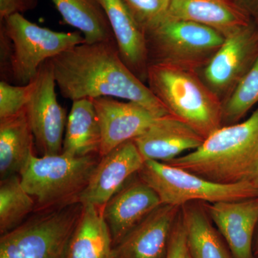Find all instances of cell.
<instances>
[{
    "label": "cell",
    "instance_id": "1",
    "mask_svg": "<svg viewBox=\"0 0 258 258\" xmlns=\"http://www.w3.org/2000/svg\"><path fill=\"white\" fill-rule=\"evenodd\" d=\"M48 61L66 99L122 98L138 103L156 116L169 114L149 86L123 62L115 42H85Z\"/></svg>",
    "mask_w": 258,
    "mask_h": 258
},
{
    "label": "cell",
    "instance_id": "2",
    "mask_svg": "<svg viewBox=\"0 0 258 258\" xmlns=\"http://www.w3.org/2000/svg\"><path fill=\"white\" fill-rule=\"evenodd\" d=\"M166 163L219 184L249 181L258 170V108L247 119L217 129L196 150Z\"/></svg>",
    "mask_w": 258,
    "mask_h": 258
},
{
    "label": "cell",
    "instance_id": "3",
    "mask_svg": "<svg viewBox=\"0 0 258 258\" xmlns=\"http://www.w3.org/2000/svg\"><path fill=\"white\" fill-rule=\"evenodd\" d=\"M149 87L170 114L207 139L222 126L223 103L195 71L150 64Z\"/></svg>",
    "mask_w": 258,
    "mask_h": 258
},
{
    "label": "cell",
    "instance_id": "4",
    "mask_svg": "<svg viewBox=\"0 0 258 258\" xmlns=\"http://www.w3.org/2000/svg\"><path fill=\"white\" fill-rule=\"evenodd\" d=\"M101 157L98 154L74 157L66 154L29 159L19 176L27 192L35 200V210L42 211L79 203Z\"/></svg>",
    "mask_w": 258,
    "mask_h": 258
},
{
    "label": "cell",
    "instance_id": "5",
    "mask_svg": "<svg viewBox=\"0 0 258 258\" xmlns=\"http://www.w3.org/2000/svg\"><path fill=\"white\" fill-rule=\"evenodd\" d=\"M83 208L75 203L38 211L1 235L0 258H66Z\"/></svg>",
    "mask_w": 258,
    "mask_h": 258
},
{
    "label": "cell",
    "instance_id": "6",
    "mask_svg": "<svg viewBox=\"0 0 258 258\" xmlns=\"http://www.w3.org/2000/svg\"><path fill=\"white\" fill-rule=\"evenodd\" d=\"M145 35L149 64H167L191 71L206 66L225 39L210 27L167 15Z\"/></svg>",
    "mask_w": 258,
    "mask_h": 258
},
{
    "label": "cell",
    "instance_id": "7",
    "mask_svg": "<svg viewBox=\"0 0 258 258\" xmlns=\"http://www.w3.org/2000/svg\"><path fill=\"white\" fill-rule=\"evenodd\" d=\"M138 175L157 192L163 205L178 208L193 202L215 203L258 196V190L249 181L219 184L159 161H144Z\"/></svg>",
    "mask_w": 258,
    "mask_h": 258
},
{
    "label": "cell",
    "instance_id": "8",
    "mask_svg": "<svg viewBox=\"0 0 258 258\" xmlns=\"http://www.w3.org/2000/svg\"><path fill=\"white\" fill-rule=\"evenodd\" d=\"M1 29L13 46V83L24 86L36 77L47 61L86 40L80 32H57L32 23L22 14H15L1 21Z\"/></svg>",
    "mask_w": 258,
    "mask_h": 258
},
{
    "label": "cell",
    "instance_id": "9",
    "mask_svg": "<svg viewBox=\"0 0 258 258\" xmlns=\"http://www.w3.org/2000/svg\"><path fill=\"white\" fill-rule=\"evenodd\" d=\"M34 82L25 112L35 145L42 156L60 154L68 117L66 110L57 101V84L49 61L40 67Z\"/></svg>",
    "mask_w": 258,
    "mask_h": 258
},
{
    "label": "cell",
    "instance_id": "10",
    "mask_svg": "<svg viewBox=\"0 0 258 258\" xmlns=\"http://www.w3.org/2000/svg\"><path fill=\"white\" fill-rule=\"evenodd\" d=\"M257 54L258 32L252 23L231 32L205 66V83L220 99L228 98Z\"/></svg>",
    "mask_w": 258,
    "mask_h": 258
},
{
    "label": "cell",
    "instance_id": "11",
    "mask_svg": "<svg viewBox=\"0 0 258 258\" xmlns=\"http://www.w3.org/2000/svg\"><path fill=\"white\" fill-rule=\"evenodd\" d=\"M144 162L133 140L120 144L101 157L79 202L103 209L129 179L138 174Z\"/></svg>",
    "mask_w": 258,
    "mask_h": 258
},
{
    "label": "cell",
    "instance_id": "12",
    "mask_svg": "<svg viewBox=\"0 0 258 258\" xmlns=\"http://www.w3.org/2000/svg\"><path fill=\"white\" fill-rule=\"evenodd\" d=\"M161 205L159 195L138 174L129 179L102 209L113 246Z\"/></svg>",
    "mask_w": 258,
    "mask_h": 258
},
{
    "label": "cell",
    "instance_id": "13",
    "mask_svg": "<svg viewBox=\"0 0 258 258\" xmlns=\"http://www.w3.org/2000/svg\"><path fill=\"white\" fill-rule=\"evenodd\" d=\"M203 204L233 257L255 258L253 242L258 225V196Z\"/></svg>",
    "mask_w": 258,
    "mask_h": 258
},
{
    "label": "cell",
    "instance_id": "14",
    "mask_svg": "<svg viewBox=\"0 0 258 258\" xmlns=\"http://www.w3.org/2000/svg\"><path fill=\"white\" fill-rule=\"evenodd\" d=\"M93 100L101 130V157L138 137L158 118L134 102L120 101L110 97Z\"/></svg>",
    "mask_w": 258,
    "mask_h": 258
},
{
    "label": "cell",
    "instance_id": "15",
    "mask_svg": "<svg viewBox=\"0 0 258 258\" xmlns=\"http://www.w3.org/2000/svg\"><path fill=\"white\" fill-rule=\"evenodd\" d=\"M180 210L161 205L113 246V258H166Z\"/></svg>",
    "mask_w": 258,
    "mask_h": 258
},
{
    "label": "cell",
    "instance_id": "16",
    "mask_svg": "<svg viewBox=\"0 0 258 258\" xmlns=\"http://www.w3.org/2000/svg\"><path fill=\"white\" fill-rule=\"evenodd\" d=\"M205 139L174 115L158 117L134 142L145 160L168 162L196 150Z\"/></svg>",
    "mask_w": 258,
    "mask_h": 258
},
{
    "label": "cell",
    "instance_id": "17",
    "mask_svg": "<svg viewBox=\"0 0 258 258\" xmlns=\"http://www.w3.org/2000/svg\"><path fill=\"white\" fill-rule=\"evenodd\" d=\"M113 31L118 52L141 81L147 79L149 56L145 32L139 26L122 0H98Z\"/></svg>",
    "mask_w": 258,
    "mask_h": 258
},
{
    "label": "cell",
    "instance_id": "18",
    "mask_svg": "<svg viewBox=\"0 0 258 258\" xmlns=\"http://www.w3.org/2000/svg\"><path fill=\"white\" fill-rule=\"evenodd\" d=\"M167 16L206 25L225 36L251 23L234 0H171Z\"/></svg>",
    "mask_w": 258,
    "mask_h": 258
},
{
    "label": "cell",
    "instance_id": "19",
    "mask_svg": "<svg viewBox=\"0 0 258 258\" xmlns=\"http://www.w3.org/2000/svg\"><path fill=\"white\" fill-rule=\"evenodd\" d=\"M101 141V126L93 100L83 98L73 101L61 153L74 157L99 155Z\"/></svg>",
    "mask_w": 258,
    "mask_h": 258
},
{
    "label": "cell",
    "instance_id": "20",
    "mask_svg": "<svg viewBox=\"0 0 258 258\" xmlns=\"http://www.w3.org/2000/svg\"><path fill=\"white\" fill-rule=\"evenodd\" d=\"M35 137L25 109L0 119V177L20 174L34 155Z\"/></svg>",
    "mask_w": 258,
    "mask_h": 258
},
{
    "label": "cell",
    "instance_id": "21",
    "mask_svg": "<svg viewBox=\"0 0 258 258\" xmlns=\"http://www.w3.org/2000/svg\"><path fill=\"white\" fill-rule=\"evenodd\" d=\"M113 244L102 209L83 205L66 258H113Z\"/></svg>",
    "mask_w": 258,
    "mask_h": 258
},
{
    "label": "cell",
    "instance_id": "22",
    "mask_svg": "<svg viewBox=\"0 0 258 258\" xmlns=\"http://www.w3.org/2000/svg\"><path fill=\"white\" fill-rule=\"evenodd\" d=\"M188 251L193 258H234L226 247L203 203L186 204L180 210Z\"/></svg>",
    "mask_w": 258,
    "mask_h": 258
},
{
    "label": "cell",
    "instance_id": "23",
    "mask_svg": "<svg viewBox=\"0 0 258 258\" xmlns=\"http://www.w3.org/2000/svg\"><path fill=\"white\" fill-rule=\"evenodd\" d=\"M64 23L78 29L87 43L115 42L103 7L98 0H51Z\"/></svg>",
    "mask_w": 258,
    "mask_h": 258
},
{
    "label": "cell",
    "instance_id": "24",
    "mask_svg": "<svg viewBox=\"0 0 258 258\" xmlns=\"http://www.w3.org/2000/svg\"><path fill=\"white\" fill-rule=\"evenodd\" d=\"M35 200L22 185L19 174L1 179L0 182V232L14 230L35 210Z\"/></svg>",
    "mask_w": 258,
    "mask_h": 258
},
{
    "label": "cell",
    "instance_id": "25",
    "mask_svg": "<svg viewBox=\"0 0 258 258\" xmlns=\"http://www.w3.org/2000/svg\"><path fill=\"white\" fill-rule=\"evenodd\" d=\"M257 103L258 54L250 69L224 102L222 125L238 123Z\"/></svg>",
    "mask_w": 258,
    "mask_h": 258
},
{
    "label": "cell",
    "instance_id": "26",
    "mask_svg": "<svg viewBox=\"0 0 258 258\" xmlns=\"http://www.w3.org/2000/svg\"><path fill=\"white\" fill-rule=\"evenodd\" d=\"M144 32L160 23L168 14L171 0H122Z\"/></svg>",
    "mask_w": 258,
    "mask_h": 258
},
{
    "label": "cell",
    "instance_id": "27",
    "mask_svg": "<svg viewBox=\"0 0 258 258\" xmlns=\"http://www.w3.org/2000/svg\"><path fill=\"white\" fill-rule=\"evenodd\" d=\"M34 79L28 84L24 86H13L10 83L1 81L0 119L13 116L25 109L35 86Z\"/></svg>",
    "mask_w": 258,
    "mask_h": 258
},
{
    "label": "cell",
    "instance_id": "28",
    "mask_svg": "<svg viewBox=\"0 0 258 258\" xmlns=\"http://www.w3.org/2000/svg\"><path fill=\"white\" fill-rule=\"evenodd\" d=\"M187 251L186 232L179 212L171 233L166 258H184Z\"/></svg>",
    "mask_w": 258,
    "mask_h": 258
},
{
    "label": "cell",
    "instance_id": "29",
    "mask_svg": "<svg viewBox=\"0 0 258 258\" xmlns=\"http://www.w3.org/2000/svg\"><path fill=\"white\" fill-rule=\"evenodd\" d=\"M0 50H1V79L5 82H13L12 60L13 46L9 37L3 29H0Z\"/></svg>",
    "mask_w": 258,
    "mask_h": 258
},
{
    "label": "cell",
    "instance_id": "30",
    "mask_svg": "<svg viewBox=\"0 0 258 258\" xmlns=\"http://www.w3.org/2000/svg\"><path fill=\"white\" fill-rule=\"evenodd\" d=\"M37 5V0H0V20L30 11Z\"/></svg>",
    "mask_w": 258,
    "mask_h": 258
},
{
    "label": "cell",
    "instance_id": "31",
    "mask_svg": "<svg viewBox=\"0 0 258 258\" xmlns=\"http://www.w3.org/2000/svg\"><path fill=\"white\" fill-rule=\"evenodd\" d=\"M247 13L251 12L258 16V0H234Z\"/></svg>",
    "mask_w": 258,
    "mask_h": 258
},
{
    "label": "cell",
    "instance_id": "32",
    "mask_svg": "<svg viewBox=\"0 0 258 258\" xmlns=\"http://www.w3.org/2000/svg\"><path fill=\"white\" fill-rule=\"evenodd\" d=\"M253 253L254 257H258V225L254 235L253 242Z\"/></svg>",
    "mask_w": 258,
    "mask_h": 258
},
{
    "label": "cell",
    "instance_id": "33",
    "mask_svg": "<svg viewBox=\"0 0 258 258\" xmlns=\"http://www.w3.org/2000/svg\"><path fill=\"white\" fill-rule=\"evenodd\" d=\"M249 181L258 190V170L256 171L255 174L252 176V178L249 179Z\"/></svg>",
    "mask_w": 258,
    "mask_h": 258
},
{
    "label": "cell",
    "instance_id": "34",
    "mask_svg": "<svg viewBox=\"0 0 258 258\" xmlns=\"http://www.w3.org/2000/svg\"><path fill=\"white\" fill-rule=\"evenodd\" d=\"M184 258H193L191 257V254H189V251H187V252H186V255H185Z\"/></svg>",
    "mask_w": 258,
    "mask_h": 258
},
{
    "label": "cell",
    "instance_id": "35",
    "mask_svg": "<svg viewBox=\"0 0 258 258\" xmlns=\"http://www.w3.org/2000/svg\"><path fill=\"white\" fill-rule=\"evenodd\" d=\"M256 258H258V257H256Z\"/></svg>",
    "mask_w": 258,
    "mask_h": 258
}]
</instances>
